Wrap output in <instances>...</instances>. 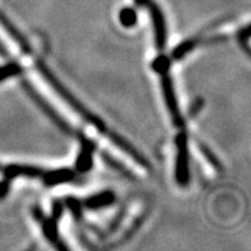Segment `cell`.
I'll return each mask as SVG.
<instances>
[{"label":"cell","mask_w":251,"mask_h":251,"mask_svg":"<svg viewBox=\"0 0 251 251\" xmlns=\"http://www.w3.org/2000/svg\"><path fill=\"white\" fill-rule=\"evenodd\" d=\"M36 67H37V70H39V72L44 76V78L47 79L48 82L50 83V86L53 87L56 93L59 94L60 98H63V99L66 100V101L68 102L71 106H72L73 109L78 113L79 116L82 117L85 121H87L89 123H91V125H93L94 127H95V128L99 131V132L106 133V135H108V128H106L105 123L102 122L99 117H96L95 114H93V113L90 112L86 106H83L82 104H81V102L77 100V98H75V96H73L72 94H71L70 91L67 90V87L63 86L62 83L59 82V79L56 78L53 73L50 72V70L48 68V66L45 64V63H43L41 60H39V62L36 63Z\"/></svg>","instance_id":"obj_1"},{"label":"cell","mask_w":251,"mask_h":251,"mask_svg":"<svg viewBox=\"0 0 251 251\" xmlns=\"http://www.w3.org/2000/svg\"><path fill=\"white\" fill-rule=\"evenodd\" d=\"M176 165L175 177L179 186H187L190 182V155H188V136L181 131L176 136Z\"/></svg>","instance_id":"obj_2"},{"label":"cell","mask_w":251,"mask_h":251,"mask_svg":"<svg viewBox=\"0 0 251 251\" xmlns=\"http://www.w3.org/2000/svg\"><path fill=\"white\" fill-rule=\"evenodd\" d=\"M162 90L163 95H164V101L165 105L168 108V112L172 117V121L178 128H182L183 125H185V121L182 118L181 110H179L178 101H177V98H176L175 87H173L172 78L168 76V75H164L162 76Z\"/></svg>","instance_id":"obj_3"},{"label":"cell","mask_w":251,"mask_h":251,"mask_svg":"<svg viewBox=\"0 0 251 251\" xmlns=\"http://www.w3.org/2000/svg\"><path fill=\"white\" fill-rule=\"evenodd\" d=\"M148 7L151 14L152 26H154V36H155V45L159 50H163L167 44V26H165V18L162 9L158 4L150 0Z\"/></svg>","instance_id":"obj_4"},{"label":"cell","mask_w":251,"mask_h":251,"mask_svg":"<svg viewBox=\"0 0 251 251\" xmlns=\"http://www.w3.org/2000/svg\"><path fill=\"white\" fill-rule=\"evenodd\" d=\"M96 150L95 142L89 139L82 137L81 139V146H79V152L77 155L76 163H75V169L78 173H87L93 168L94 164V152Z\"/></svg>","instance_id":"obj_5"},{"label":"cell","mask_w":251,"mask_h":251,"mask_svg":"<svg viewBox=\"0 0 251 251\" xmlns=\"http://www.w3.org/2000/svg\"><path fill=\"white\" fill-rule=\"evenodd\" d=\"M41 177H43L44 185L49 186V187H53V186L63 185V183L72 182L73 179L76 178V172L71 168H60L44 172Z\"/></svg>","instance_id":"obj_6"},{"label":"cell","mask_w":251,"mask_h":251,"mask_svg":"<svg viewBox=\"0 0 251 251\" xmlns=\"http://www.w3.org/2000/svg\"><path fill=\"white\" fill-rule=\"evenodd\" d=\"M44 171L41 168L33 167V165H24V164H9L3 169L4 178L14 179L20 176H26V177H41Z\"/></svg>","instance_id":"obj_7"},{"label":"cell","mask_w":251,"mask_h":251,"mask_svg":"<svg viewBox=\"0 0 251 251\" xmlns=\"http://www.w3.org/2000/svg\"><path fill=\"white\" fill-rule=\"evenodd\" d=\"M116 194L112 190H105V191H101L99 194H95V195L87 198L83 205L89 210H99V209L106 208V206L113 205L116 202Z\"/></svg>","instance_id":"obj_8"},{"label":"cell","mask_w":251,"mask_h":251,"mask_svg":"<svg viewBox=\"0 0 251 251\" xmlns=\"http://www.w3.org/2000/svg\"><path fill=\"white\" fill-rule=\"evenodd\" d=\"M40 222H41V229H43L45 238H48L49 242H51L55 248L60 249V250H66L67 248L62 244V240H60L59 233H58V225H56L55 219L44 217Z\"/></svg>","instance_id":"obj_9"},{"label":"cell","mask_w":251,"mask_h":251,"mask_svg":"<svg viewBox=\"0 0 251 251\" xmlns=\"http://www.w3.org/2000/svg\"><path fill=\"white\" fill-rule=\"evenodd\" d=\"M0 25H1V26H3L4 28L8 31V33H9L10 36L13 37L17 43H18L21 50H22L25 54L31 53V47H30V44H28V41H27L26 37H25L24 35L20 32V31L17 30L16 26H13V25L10 24L9 21H8L7 17L4 16L3 13H0Z\"/></svg>","instance_id":"obj_10"},{"label":"cell","mask_w":251,"mask_h":251,"mask_svg":"<svg viewBox=\"0 0 251 251\" xmlns=\"http://www.w3.org/2000/svg\"><path fill=\"white\" fill-rule=\"evenodd\" d=\"M137 12L135 8L126 7L121 9L119 12V22L125 28H132L137 24Z\"/></svg>","instance_id":"obj_11"},{"label":"cell","mask_w":251,"mask_h":251,"mask_svg":"<svg viewBox=\"0 0 251 251\" xmlns=\"http://www.w3.org/2000/svg\"><path fill=\"white\" fill-rule=\"evenodd\" d=\"M195 47L196 40H186V41H183V43H181L175 48V50L172 51V58L175 60L183 59L190 51L195 49Z\"/></svg>","instance_id":"obj_12"},{"label":"cell","mask_w":251,"mask_h":251,"mask_svg":"<svg viewBox=\"0 0 251 251\" xmlns=\"http://www.w3.org/2000/svg\"><path fill=\"white\" fill-rule=\"evenodd\" d=\"M21 73H22V67L16 62H10L5 66H0V82L18 76Z\"/></svg>","instance_id":"obj_13"},{"label":"cell","mask_w":251,"mask_h":251,"mask_svg":"<svg viewBox=\"0 0 251 251\" xmlns=\"http://www.w3.org/2000/svg\"><path fill=\"white\" fill-rule=\"evenodd\" d=\"M151 67L152 70L155 71L158 75H160V76L168 75L169 68H171V59L167 55H164V54H160V55H158L155 59L152 60Z\"/></svg>","instance_id":"obj_14"},{"label":"cell","mask_w":251,"mask_h":251,"mask_svg":"<svg viewBox=\"0 0 251 251\" xmlns=\"http://www.w3.org/2000/svg\"><path fill=\"white\" fill-rule=\"evenodd\" d=\"M64 205L70 209V212L71 214L73 215V218L76 219V221H81L83 209L81 201H78V200H77L76 198H73V196H68V198L66 199V201H64Z\"/></svg>","instance_id":"obj_15"},{"label":"cell","mask_w":251,"mask_h":251,"mask_svg":"<svg viewBox=\"0 0 251 251\" xmlns=\"http://www.w3.org/2000/svg\"><path fill=\"white\" fill-rule=\"evenodd\" d=\"M237 39L241 44V47L245 49V51L250 54V25H246L244 28L238 31Z\"/></svg>","instance_id":"obj_16"},{"label":"cell","mask_w":251,"mask_h":251,"mask_svg":"<svg viewBox=\"0 0 251 251\" xmlns=\"http://www.w3.org/2000/svg\"><path fill=\"white\" fill-rule=\"evenodd\" d=\"M63 212H64V205L59 200H54L53 205H51V218L58 222L62 218Z\"/></svg>","instance_id":"obj_17"},{"label":"cell","mask_w":251,"mask_h":251,"mask_svg":"<svg viewBox=\"0 0 251 251\" xmlns=\"http://www.w3.org/2000/svg\"><path fill=\"white\" fill-rule=\"evenodd\" d=\"M199 146H200V148H201V151L204 152V155L206 156V158H208V160H209V162L212 163V164L214 165L215 168L218 169V171H219V169H222V165H221V163H219L218 160H217V158H215V155H214V154H213V152L210 151V150H209L208 148H206V146H204V145H202V144H200V145H199Z\"/></svg>","instance_id":"obj_18"},{"label":"cell","mask_w":251,"mask_h":251,"mask_svg":"<svg viewBox=\"0 0 251 251\" xmlns=\"http://www.w3.org/2000/svg\"><path fill=\"white\" fill-rule=\"evenodd\" d=\"M10 182L12 181L8 178H4L0 181V200L5 198V196H8V194H9Z\"/></svg>","instance_id":"obj_19"},{"label":"cell","mask_w":251,"mask_h":251,"mask_svg":"<svg viewBox=\"0 0 251 251\" xmlns=\"http://www.w3.org/2000/svg\"><path fill=\"white\" fill-rule=\"evenodd\" d=\"M202 106V99H198L194 104H192L191 109H190V116H196Z\"/></svg>","instance_id":"obj_20"},{"label":"cell","mask_w":251,"mask_h":251,"mask_svg":"<svg viewBox=\"0 0 251 251\" xmlns=\"http://www.w3.org/2000/svg\"><path fill=\"white\" fill-rule=\"evenodd\" d=\"M137 7H148L150 0H133Z\"/></svg>","instance_id":"obj_21"}]
</instances>
